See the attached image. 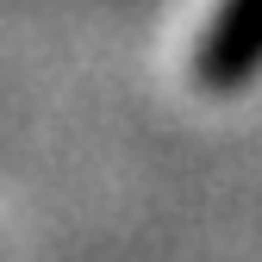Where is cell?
<instances>
[{
    "label": "cell",
    "mask_w": 262,
    "mask_h": 262,
    "mask_svg": "<svg viewBox=\"0 0 262 262\" xmlns=\"http://www.w3.org/2000/svg\"><path fill=\"white\" fill-rule=\"evenodd\" d=\"M256 75H262V0H219L193 50V81L206 94H237Z\"/></svg>",
    "instance_id": "1"
}]
</instances>
